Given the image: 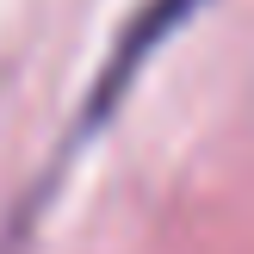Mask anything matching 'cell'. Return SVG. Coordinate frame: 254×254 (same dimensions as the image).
Segmentation results:
<instances>
[{
  "label": "cell",
  "instance_id": "cell-1",
  "mask_svg": "<svg viewBox=\"0 0 254 254\" xmlns=\"http://www.w3.org/2000/svg\"><path fill=\"white\" fill-rule=\"evenodd\" d=\"M205 6H211V0H143V6L130 12V25H124L118 44L106 50V62H99V74H93V87H87L81 112H74V130H68V143H62V168H68L74 143H93V136L118 118V106H124V93L136 87V74H143L149 62L161 56V44H174Z\"/></svg>",
  "mask_w": 254,
  "mask_h": 254
}]
</instances>
